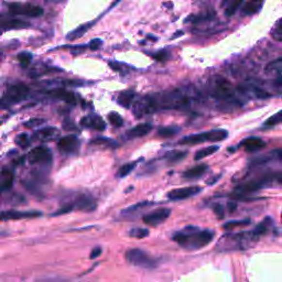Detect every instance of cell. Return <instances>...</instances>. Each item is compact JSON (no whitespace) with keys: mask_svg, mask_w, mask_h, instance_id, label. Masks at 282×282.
I'll return each instance as SVG.
<instances>
[{"mask_svg":"<svg viewBox=\"0 0 282 282\" xmlns=\"http://www.w3.org/2000/svg\"><path fill=\"white\" fill-rule=\"evenodd\" d=\"M181 129L176 126H168V127H161L158 129V134L159 137H162V138H169V137H173L175 135H178Z\"/></svg>","mask_w":282,"mask_h":282,"instance_id":"cell-30","label":"cell"},{"mask_svg":"<svg viewBox=\"0 0 282 282\" xmlns=\"http://www.w3.org/2000/svg\"><path fill=\"white\" fill-rule=\"evenodd\" d=\"M271 35L273 39L277 40V41L282 42V19H280L279 21L276 23L275 27H273V29L271 31Z\"/></svg>","mask_w":282,"mask_h":282,"instance_id":"cell-38","label":"cell"},{"mask_svg":"<svg viewBox=\"0 0 282 282\" xmlns=\"http://www.w3.org/2000/svg\"><path fill=\"white\" fill-rule=\"evenodd\" d=\"M29 87L23 85V84H17V85L10 86L3 95V97L0 99V105L2 106H10V105L17 104L25 100L29 95Z\"/></svg>","mask_w":282,"mask_h":282,"instance_id":"cell-5","label":"cell"},{"mask_svg":"<svg viewBox=\"0 0 282 282\" xmlns=\"http://www.w3.org/2000/svg\"><path fill=\"white\" fill-rule=\"evenodd\" d=\"M149 235V231L146 228H132L130 232H129V236L134 237V238H144Z\"/></svg>","mask_w":282,"mask_h":282,"instance_id":"cell-37","label":"cell"},{"mask_svg":"<svg viewBox=\"0 0 282 282\" xmlns=\"http://www.w3.org/2000/svg\"><path fill=\"white\" fill-rule=\"evenodd\" d=\"M94 143H108V144H115L114 141H111L110 139H104V138H100V139H96L93 141Z\"/></svg>","mask_w":282,"mask_h":282,"instance_id":"cell-48","label":"cell"},{"mask_svg":"<svg viewBox=\"0 0 282 282\" xmlns=\"http://www.w3.org/2000/svg\"><path fill=\"white\" fill-rule=\"evenodd\" d=\"M264 6V0H248L243 6L241 13L244 16H252L259 13Z\"/></svg>","mask_w":282,"mask_h":282,"instance_id":"cell-21","label":"cell"},{"mask_svg":"<svg viewBox=\"0 0 282 282\" xmlns=\"http://www.w3.org/2000/svg\"><path fill=\"white\" fill-rule=\"evenodd\" d=\"M266 73L270 75H276L282 73V58L273 60L272 62L267 64V66L265 68Z\"/></svg>","mask_w":282,"mask_h":282,"instance_id":"cell-27","label":"cell"},{"mask_svg":"<svg viewBox=\"0 0 282 282\" xmlns=\"http://www.w3.org/2000/svg\"><path fill=\"white\" fill-rule=\"evenodd\" d=\"M108 120H110V123L112 125V126L117 128L122 127L124 125L123 117L119 114H117V112H110V114L108 115Z\"/></svg>","mask_w":282,"mask_h":282,"instance_id":"cell-35","label":"cell"},{"mask_svg":"<svg viewBox=\"0 0 282 282\" xmlns=\"http://www.w3.org/2000/svg\"><path fill=\"white\" fill-rule=\"evenodd\" d=\"M74 208H78L83 212H92L96 208V202L91 195L80 194L75 199L73 203Z\"/></svg>","mask_w":282,"mask_h":282,"instance_id":"cell-15","label":"cell"},{"mask_svg":"<svg viewBox=\"0 0 282 282\" xmlns=\"http://www.w3.org/2000/svg\"><path fill=\"white\" fill-rule=\"evenodd\" d=\"M213 211H214L215 215L217 217H219V219H224V216H225V207L223 206V205L219 204V203L214 204V205H213Z\"/></svg>","mask_w":282,"mask_h":282,"instance_id":"cell-43","label":"cell"},{"mask_svg":"<svg viewBox=\"0 0 282 282\" xmlns=\"http://www.w3.org/2000/svg\"><path fill=\"white\" fill-rule=\"evenodd\" d=\"M60 135V130L55 127H46L34 132V139L40 142H49Z\"/></svg>","mask_w":282,"mask_h":282,"instance_id":"cell-16","label":"cell"},{"mask_svg":"<svg viewBox=\"0 0 282 282\" xmlns=\"http://www.w3.org/2000/svg\"><path fill=\"white\" fill-rule=\"evenodd\" d=\"M215 17L214 11H206V13L200 14V15H193L188 17V19L185 20V22H191V23H202L205 21H208V20H212Z\"/></svg>","mask_w":282,"mask_h":282,"instance_id":"cell-24","label":"cell"},{"mask_svg":"<svg viewBox=\"0 0 282 282\" xmlns=\"http://www.w3.org/2000/svg\"><path fill=\"white\" fill-rule=\"evenodd\" d=\"M28 161L31 164H41V166H50L52 163V154L49 148L40 146L29 152Z\"/></svg>","mask_w":282,"mask_h":282,"instance_id":"cell-7","label":"cell"},{"mask_svg":"<svg viewBox=\"0 0 282 282\" xmlns=\"http://www.w3.org/2000/svg\"><path fill=\"white\" fill-rule=\"evenodd\" d=\"M49 94L51 96H53V97L61 99V100H63V102H65L67 104H71V105L76 104L75 95L72 92L64 90V88H58V90H53V91H51Z\"/></svg>","mask_w":282,"mask_h":282,"instance_id":"cell-20","label":"cell"},{"mask_svg":"<svg viewBox=\"0 0 282 282\" xmlns=\"http://www.w3.org/2000/svg\"><path fill=\"white\" fill-rule=\"evenodd\" d=\"M171 214V209L161 207L156 209V211L149 213V214L143 216V223H146L149 226H159L160 224H162L166 221L169 216Z\"/></svg>","mask_w":282,"mask_h":282,"instance_id":"cell-9","label":"cell"},{"mask_svg":"<svg viewBox=\"0 0 282 282\" xmlns=\"http://www.w3.org/2000/svg\"><path fill=\"white\" fill-rule=\"evenodd\" d=\"M188 156V151L183 150H172L167 152L164 155V160L168 164H178L181 161H183Z\"/></svg>","mask_w":282,"mask_h":282,"instance_id":"cell-22","label":"cell"},{"mask_svg":"<svg viewBox=\"0 0 282 282\" xmlns=\"http://www.w3.org/2000/svg\"><path fill=\"white\" fill-rule=\"evenodd\" d=\"M253 94H255V96L257 98H261V99L270 97L269 93H267L266 91L260 90V88H253Z\"/></svg>","mask_w":282,"mask_h":282,"instance_id":"cell-44","label":"cell"},{"mask_svg":"<svg viewBox=\"0 0 282 282\" xmlns=\"http://www.w3.org/2000/svg\"><path fill=\"white\" fill-rule=\"evenodd\" d=\"M201 192H202V188H200V187L175 188V190H172L169 192L167 194V197L171 201H181V200H187L188 199V197L195 196Z\"/></svg>","mask_w":282,"mask_h":282,"instance_id":"cell-11","label":"cell"},{"mask_svg":"<svg viewBox=\"0 0 282 282\" xmlns=\"http://www.w3.org/2000/svg\"><path fill=\"white\" fill-rule=\"evenodd\" d=\"M154 59L158 60V61H160V62H164L169 59V53L166 51H159L158 53L154 54Z\"/></svg>","mask_w":282,"mask_h":282,"instance_id":"cell-45","label":"cell"},{"mask_svg":"<svg viewBox=\"0 0 282 282\" xmlns=\"http://www.w3.org/2000/svg\"><path fill=\"white\" fill-rule=\"evenodd\" d=\"M282 123V110L278 111L277 114H275L271 117H269V118L266 120L264 126L265 127H273V126H277L278 124Z\"/></svg>","mask_w":282,"mask_h":282,"instance_id":"cell-34","label":"cell"},{"mask_svg":"<svg viewBox=\"0 0 282 282\" xmlns=\"http://www.w3.org/2000/svg\"><path fill=\"white\" fill-rule=\"evenodd\" d=\"M243 1L244 0H231V1L227 3L226 9H225V15H226L227 17H231V16H233L239 9Z\"/></svg>","mask_w":282,"mask_h":282,"instance_id":"cell-33","label":"cell"},{"mask_svg":"<svg viewBox=\"0 0 282 282\" xmlns=\"http://www.w3.org/2000/svg\"><path fill=\"white\" fill-rule=\"evenodd\" d=\"M227 136L228 131L225 130V129H214V130L201 132V134L185 136L184 138L179 141V143L193 146V144L204 142H219V141H223L226 139Z\"/></svg>","mask_w":282,"mask_h":282,"instance_id":"cell-4","label":"cell"},{"mask_svg":"<svg viewBox=\"0 0 282 282\" xmlns=\"http://www.w3.org/2000/svg\"><path fill=\"white\" fill-rule=\"evenodd\" d=\"M266 147V142L258 137H248L238 144V148H243L248 154H255Z\"/></svg>","mask_w":282,"mask_h":282,"instance_id":"cell-14","label":"cell"},{"mask_svg":"<svg viewBox=\"0 0 282 282\" xmlns=\"http://www.w3.org/2000/svg\"><path fill=\"white\" fill-rule=\"evenodd\" d=\"M276 84H277V85H279V86H282V78H278V79L276 80Z\"/></svg>","mask_w":282,"mask_h":282,"instance_id":"cell-52","label":"cell"},{"mask_svg":"<svg viewBox=\"0 0 282 282\" xmlns=\"http://www.w3.org/2000/svg\"><path fill=\"white\" fill-rule=\"evenodd\" d=\"M275 157L276 158L279 160V161H281L282 162V149H279V150H277V151H275Z\"/></svg>","mask_w":282,"mask_h":282,"instance_id":"cell-50","label":"cell"},{"mask_svg":"<svg viewBox=\"0 0 282 282\" xmlns=\"http://www.w3.org/2000/svg\"><path fill=\"white\" fill-rule=\"evenodd\" d=\"M100 255H102V248L96 247V248L93 249V251L91 253V259H95V258L99 257Z\"/></svg>","mask_w":282,"mask_h":282,"instance_id":"cell-47","label":"cell"},{"mask_svg":"<svg viewBox=\"0 0 282 282\" xmlns=\"http://www.w3.org/2000/svg\"><path fill=\"white\" fill-rule=\"evenodd\" d=\"M251 224V219H240V220H231L224 224L223 228L225 231H232L234 228L241 227V226H247Z\"/></svg>","mask_w":282,"mask_h":282,"instance_id":"cell-32","label":"cell"},{"mask_svg":"<svg viewBox=\"0 0 282 282\" xmlns=\"http://www.w3.org/2000/svg\"><path fill=\"white\" fill-rule=\"evenodd\" d=\"M259 239L253 232H241V233H228L221 236L217 243V251H246L255 246Z\"/></svg>","mask_w":282,"mask_h":282,"instance_id":"cell-2","label":"cell"},{"mask_svg":"<svg viewBox=\"0 0 282 282\" xmlns=\"http://www.w3.org/2000/svg\"><path fill=\"white\" fill-rule=\"evenodd\" d=\"M208 167L206 164H199V166H195L188 170L184 171L182 174V178L185 180H196L202 178V176L207 172Z\"/></svg>","mask_w":282,"mask_h":282,"instance_id":"cell-18","label":"cell"},{"mask_svg":"<svg viewBox=\"0 0 282 282\" xmlns=\"http://www.w3.org/2000/svg\"><path fill=\"white\" fill-rule=\"evenodd\" d=\"M220 178V174L219 175H217V176H215V178H213V179H211V180H208L207 181V184H209V185H212V184H214V183H216L217 182V180H219Z\"/></svg>","mask_w":282,"mask_h":282,"instance_id":"cell-51","label":"cell"},{"mask_svg":"<svg viewBox=\"0 0 282 282\" xmlns=\"http://www.w3.org/2000/svg\"><path fill=\"white\" fill-rule=\"evenodd\" d=\"M229 1H231V0H224V1H223V5H225V3H226V5H227V3H228Z\"/></svg>","mask_w":282,"mask_h":282,"instance_id":"cell-54","label":"cell"},{"mask_svg":"<svg viewBox=\"0 0 282 282\" xmlns=\"http://www.w3.org/2000/svg\"><path fill=\"white\" fill-rule=\"evenodd\" d=\"M1 58H2V53H1V52H0V60H1Z\"/></svg>","mask_w":282,"mask_h":282,"instance_id":"cell-55","label":"cell"},{"mask_svg":"<svg viewBox=\"0 0 282 282\" xmlns=\"http://www.w3.org/2000/svg\"><path fill=\"white\" fill-rule=\"evenodd\" d=\"M9 11L14 15H23L28 17L37 18L43 14L41 7L32 5H20V3H11L9 5Z\"/></svg>","mask_w":282,"mask_h":282,"instance_id":"cell-10","label":"cell"},{"mask_svg":"<svg viewBox=\"0 0 282 282\" xmlns=\"http://www.w3.org/2000/svg\"><path fill=\"white\" fill-rule=\"evenodd\" d=\"M197 1L201 2V3H206L209 1V0H197Z\"/></svg>","mask_w":282,"mask_h":282,"instance_id":"cell-53","label":"cell"},{"mask_svg":"<svg viewBox=\"0 0 282 282\" xmlns=\"http://www.w3.org/2000/svg\"><path fill=\"white\" fill-rule=\"evenodd\" d=\"M281 217H282V215H281Z\"/></svg>","mask_w":282,"mask_h":282,"instance_id":"cell-56","label":"cell"},{"mask_svg":"<svg viewBox=\"0 0 282 282\" xmlns=\"http://www.w3.org/2000/svg\"><path fill=\"white\" fill-rule=\"evenodd\" d=\"M29 26H30L29 23L20 19L9 20V21H7L1 25V27L5 28V29H25V28H28Z\"/></svg>","mask_w":282,"mask_h":282,"instance_id":"cell-29","label":"cell"},{"mask_svg":"<svg viewBox=\"0 0 282 282\" xmlns=\"http://www.w3.org/2000/svg\"><path fill=\"white\" fill-rule=\"evenodd\" d=\"M18 60H19L20 65H21L22 67H27L31 62L32 54L29 53V52H22V53H20L18 55Z\"/></svg>","mask_w":282,"mask_h":282,"instance_id":"cell-39","label":"cell"},{"mask_svg":"<svg viewBox=\"0 0 282 282\" xmlns=\"http://www.w3.org/2000/svg\"><path fill=\"white\" fill-rule=\"evenodd\" d=\"M80 125L86 128H93L95 130L103 131L106 128V123L104 122L102 117H99L97 115H90L84 117V118L80 120Z\"/></svg>","mask_w":282,"mask_h":282,"instance_id":"cell-17","label":"cell"},{"mask_svg":"<svg viewBox=\"0 0 282 282\" xmlns=\"http://www.w3.org/2000/svg\"><path fill=\"white\" fill-rule=\"evenodd\" d=\"M149 205H152L151 202H140L138 204L131 205V206L127 207L126 209H124L122 212V216L125 217V219H130V216H135L137 213L140 212L141 209L146 208Z\"/></svg>","mask_w":282,"mask_h":282,"instance_id":"cell-23","label":"cell"},{"mask_svg":"<svg viewBox=\"0 0 282 282\" xmlns=\"http://www.w3.org/2000/svg\"><path fill=\"white\" fill-rule=\"evenodd\" d=\"M215 233L211 229H200L195 226H187L174 233L172 239L188 251H197L207 246L214 239Z\"/></svg>","mask_w":282,"mask_h":282,"instance_id":"cell-1","label":"cell"},{"mask_svg":"<svg viewBox=\"0 0 282 282\" xmlns=\"http://www.w3.org/2000/svg\"><path fill=\"white\" fill-rule=\"evenodd\" d=\"M271 224H272L271 219H270V217H266V219L261 221V223L258 224L257 226L252 229V232L258 237L264 236L268 233L270 226H271Z\"/></svg>","mask_w":282,"mask_h":282,"instance_id":"cell-26","label":"cell"},{"mask_svg":"<svg viewBox=\"0 0 282 282\" xmlns=\"http://www.w3.org/2000/svg\"><path fill=\"white\" fill-rule=\"evenodd\" d=\"M41 215V213L37 211H3L0 212V220H17L25 219H33Z\"/></svg>","mask_w":282,"mask_h":282,"instance_id":"cell-12","label":"cell"},{"mask_svg":"<svg viewBox=\"0 0 282 282\" xmlns=\"http://www.w3.org/2000/svg\"><path fill=\"white\" fill-rule=\"evenodd\" d=\"M219 150V146H208L206 148H203L196 152L195 156H194V160L195 161L202 160L204 158H206V157L214 155L215 152H217Z\"/></svg>","mask_w":282,"mask_h":282,"instance_id":"cell-28","label":"cell"},{"mask_svg":"<svg viewBox=\"0 0 282 282\" xmlns=\"http://www.w3.org/2000/svg\"><path fill=\"white\" fill-rule=\"evenodd\" d=\"M102 44H103V41L100 39H93L90 43V47H91V50L95 51V50H98L99 47H102Z\"/></svg>","mask_w":282,"mask_h":282,"instance_id":"cell-46","label":"cell"},{"mask_svg":"<svg viewBox=\"0 0 282 282\" xmlns=\"http://www.w3.org/2000/svg\"><path fill=\"white\" fill-rule=\"evenodd\" d=\"M137 164H138V161H134V162L125 163L124 166H122L119 168L118 172H117V176H118V178H125V176L129 175L132 171L135 170V168L137 167Z\"/></svg>","mask_w":282,"mask_h":282,"instance_id":"cell-31","label":"cell"},{"mask_svg":"<svg viewBox=\"0 0 282 282\" xmlns=\"http://www.w3.org/2000/svg\"><path fill=\"white\" fill-rule=\"evenodd\" d=\"M16 143L21 148H27L30 144V137L27 134H20L16 138Z\"/></svg>","mask_w":282,"mask_h":282,"instance_id":"cell-40","label":"cell"},{"mask_svg":"<svg viewBox=\"0 0 282 282\" xmlns=\"http://www.w3.org/2000/svg\"><path fill=\"white\" fill-rule=\"evenodd\" d=\"M90 26L91 25H85V26H82V27H79L78 28V29L74 30L73 32H71L70 34L67 35V39L68 40H75V39H78L79 37H82V35L85 33V32L90 29Z\"/></svg>","mask_w":282,"mask_h":282,"instance_id":"cell-36","label":"cell"},{"mask_svg":"<svg viewBox=\"0 0 282 282\" xmlns=\"http://www.w3.org/2000/svg\"><path fill=\"white\" fill-rule=\"evenodd\" d=\"M135 96H136L135 93L132 91H126L120 93L118 96V104L124 108H129L131 106L132 102H134Z\"/></svg>","mask_w":282,"mask_h":282,"instance_id":"cell-25","label":"cell"},{"mask_svg":"<svg viewBox=\"0 0 282 282\" xmlns=\"http://www.w3.org/2000/svg\"><path fill=\"white\" fill-rule=\"evenodd\" d=\"M227 206H228L229 212H234L236 209V207H237V204L236 203H233V202H229L227 204Z\"/></svg>","mask_w":282,"mask_h":282,"instance_id":"cell-49","label":"cell"},{"mask_svg":"<svg viewBox=\"0 0 282 282\" xmlns=\"http://www.w3.org/2000/svg\"><path fill=\"white\" fill-rule=\"evenodd\" d=\"M152 130L151 124H140L138 126L131 128L130 130L127 132L128 138H141L149 135Z\"/></svg>","mask_w":282,"mask_h":282,"instance_id":"cell-19","label":"cell"},{"mask_svg":"<svg viewBox=\"0 0 282 282\" xmlns=\"http://www.w3.org/2000/svg\"><path fill=\"white\" fill-rule=\"evenodd\" d=\"M13 184V174L10 172H5L2 174V181L0 183V187L3 188H8Z\"/></svg>","mask_w":282,"mask_h":282,"instance_id":"cell-41","label":"cell"},{"mask_svg":"<svg viewBox=\"0 0 282 282\" xmlns=\"http://www.w3.org/2000/svg\"><path fill=\"white\" fill-rule=\"evenodd\" d=\"M126 259L129 264L140 268L154 269L157 266V260L149 256L146 251L141 249H130L126 252Z\"/></svg>","mask_w":282,"mask_h":282,"instance_id":"cell-6","label":"cell"},{"mask_svg":"<svg viewBox=\"0 0 282 282\" xmlns=\"http://www.w3.org/2000/svg\"><path fill=\"white\" fill-rule=\"evenodd\" d=\"M43 124H46V119H42V118H32L30 120H28L27 123H25V126L28 128H38L40 126H42Z\"/></svg>","mask_w":282,"mask_h":282,"instance_id":"cell-42","label":"cell"},{"mask_svg":"<svg viewBox=\"0 0 282 282\" xmlns=\"http://www.w3.org/2000/svg\"><path fill=\"white\" fill-rule=\"evenodd\" d=\"M157 106V110H182L191 104V96L185 94L183 91L174 90L152 96Z\"/></svg>","mask_w":282,"mask_h":282,"instance_id":"cell-3","label":"cell"},{"mask_svg":"<svg viewBox=\"0 0 282 282\" xmlns=\"http://www.w3.org/2000/svg\"><path fill=\"white\" fill-rule=\"evenodd\" d=\"M58 147L64 154H75L79 147V141L74 135H68L59 140Z\"/></svg>","mask_w":282,"mask_h":282,"instance_id":"cell-13","label":"cell"},{"mask_svg":"<svg viewBox=\"0 0 282 282\" xmlns=\"http://www.w3.org/2000/svg\"><path fill=\"white\" fill-rule=\"evenodd\" d=\"M132 111H134L136 117H139L140 118V117H143L144 115L152 114V112L158 110H157L154 97L152 96H144V97H141L134 104Z\"/></svg>","mask_w":282,"mask_h":282,"instance_id":"cell-8","label":"cell"}]
</instances>
